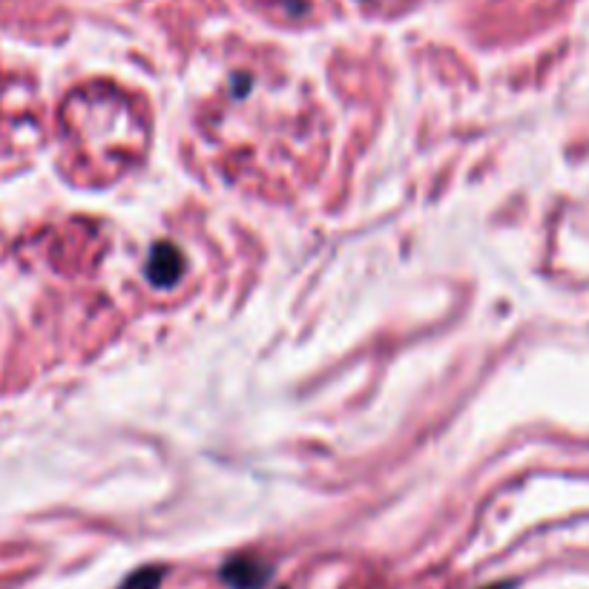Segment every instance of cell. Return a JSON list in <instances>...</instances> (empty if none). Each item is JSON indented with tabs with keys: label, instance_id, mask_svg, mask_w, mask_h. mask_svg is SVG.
<instances>
[{
	"label": "cell",
	"instance_id": "1",
	"mask_svg": "<svg viewBox=\"0 0 589 589\" xmlns=\"http://www.w3.org/2000/svg\"><path fill=\"white\" fill-rule=\"evenodd\" d=\"M270 567L268 560L256 558V555H240L224 564L222 581L231 589H262L270 581Z\"/></svg>",
	"mask_w": 589,
	"mask_h": 589
},
{
	"label": "cell",
	"instance_id": "4",
	"mask_svg": "<svg viewBox=\"0 0 589 589\" xmlns=\"http://www.w3.org/2000/svg\"><path fill=\"white\" fill-rule=\"evenodd\" d=\"M489 589H509V584H503V587H489Z\"/></svg>",
	"mask_w": 589,
	"mask_h": 589
},
{
	"label": "cell",
	"instance_id": "3",
	"mask_svg": "<svg viewBox=\"0 0 589 589\" xmlns=\"http://www.w3.org/2000/svg\"><path fill=\"white\" fill-rule=\"evenodd\" d=\"M162 587V569L144 567L138 573H133L127 581L121 584V589H158Z\"/></svg>",
	"mask_w": 589,
	"mask_h": 589
},
{
	"label": "cell",
	"instance_id": "2",
	"mask_svg": "<svg viewBox=\"0 0 589 589\" xmlns=\"http://www.w3.org/2000/svg\"><path fill=\"white\" fill-rule=\"evenodd\" d=\"M181 270H185V256H181V251L176 245L162 242V245L149 251L147 268H144L149 285H156V288H173V285L181 279Z\"/></svg>",
	"mask_w": 589,
	"mask_h": 589
}]
</instances>
